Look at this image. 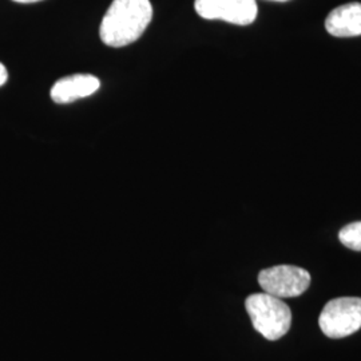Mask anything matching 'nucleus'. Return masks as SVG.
<instances>
[{
    "instance_id": "9",
    "label": "nucleus",
    "mask_w": 361,
    "mask_h": 361,
    "mask_svg": "<svg viewBox=\"0 0 361 361\" xmlns=\"http://www.w3.org/2000/svg\"><path fill=\"white\" fill-rule=\"evenodd\" d=\"M7 79H8L7 68H6V66L3 65V63H0V87L6 85Z\"/></svg>"
},
{
    "instance_id": "7",
    "label": "nucleus",
    "mask_w": 361,
    "mask_h": 361,
    "mask_svg": "<svg viewBox=\"0 0 361 361\" xmlns=\"http://www.w3.org/2000/svg\"><path fill=\"white\" fill-rule=\"evenodd\" d=\"M325 30L336 38L361 35V3H347L336 7L325 19Z\"/></svg>"
},
{
    "instance_id": "6",
    "label": "nucleus",
    "mask_w": 361,
    "mask_h": 361,
    "mask_svg": "<svg viewBox=\"0 0 361 361\" xmlns=\"http://www.w3.org/2000/svg\"><path fill=\"white\" fill-rule=\"evenodd\" d=\"M101 87V80L91 74H74L58 79L50 91L55 104H71L87 98Z\"/></svg>"
},
{
    "instance_id": "2",
    "label": "nucleus",
    "mask_w": 361,
    "mask_h": 361,
    "mask_svg": "<svg viewBox=\"0 0 361 361\" xmlns=\"http://www.w3.org/2000/svg\"><path fill=\"white\" fill-rule=\"evenodd\" d=\"M253 328L269 341L286 335L292 325V312L284 301L269 293H255L245 300Z\"/></svg>"
},
{
    "instance_id": "10",
    "label": "nucleus",
    "mask_w": 361,
    "mask_h": 361,
    "mask_svg": "<svg viewBox=\"0 0 361 361\" xmlns=\"http://www.w3.org/2000/svg\"><path fill=\"white\" fill-rule=\"evenodd\" d=\"M16 3H23V4H30V3H37V1H42V0H13Z\"/></svg>"
},
{
    "instance_id": "4",
    "label": "nucleus",
    "mask_w": 361,
    "mask_h": 361,
    "mask_svg": "<svg viewBox=\"0 0 361 361\" xmlns=\"http://www.w3.org/2000/svg\"><path fill=\"white\" fill-rule=\"evenodd\" d=\"M258 284L271 296L292 298L301 296L310 288V274L295 265H276L259 271Z\"/></svg>"
},
{
    "instance_id": "1",
    "label": "nucleus",
    "mask_w": 361,
    "mask_h": 361,
    "mask_svg": "<svg viewBox=\"0 0 361 361\" xmlns=\"http://www.w3.org/2000/svg\"><path fill=\"white\" fill-rule=\"evenodd\" d=\"M153 19L150 0H113L99 27V37L109 47H126L141 38Z\"/></svg>"
},
{
    "instance_id": "3",
    "label": "nucleus",
    "mask_w": 361,
    "mask_h": 361,
    "mask_svg": "<svg viewBox=\"0 0 361 361\" xmlns=\"http://www.w3.org/2000/svg\"><path fill=\"white\" fill-rule=\"evenodd\" d=\"M324 335L344 338L361 329L360 297H337L331 300L319 317Z\"/></svg>"
},
{
    "instance_id": "11",
    "label": "nucleus",
    "mask_w": 361,
    "mask_h": 361,
    "mask_svg": "<svg viewBox=\"0 0 361 361\" xmlns=\"http://www.w3.org/2000/svg\"><path fill=\"white\" fill-rule=\"evenodd\" d=\"M273 1H288V0H273Z\"/></svg>"
},
{
    "instance_id": "5",
    "label": "nucleus",
    "mask_w": 361,
    "mask_h": 361,
    "mask_svg": "<svg viewBox=\"0 0 361 361\" xmlns=\"http://www.w3.org/2000/svg\"><path fill=\"white\" fill-rule=\"evenodd\" d=\"M194 10L202 19L237 26L252 25L258 13L256 0H195Z\"/></svg>"
},
{
    "instance_id": "8",
    "label": "nucleus",
    "mask_w": 361,
    "mask_h": 361,
    "mask_svg": "<svg viewBox=\"0 0 361 361\" xmlns=\"http://www.w3.org/2000/svg\"><path fill=\"white\" fill-rule=\"evenodd\" d=\"M338 240L350 250L361 252V221L345 225L338 232Z\"/></svg>"
}]
</instances>
